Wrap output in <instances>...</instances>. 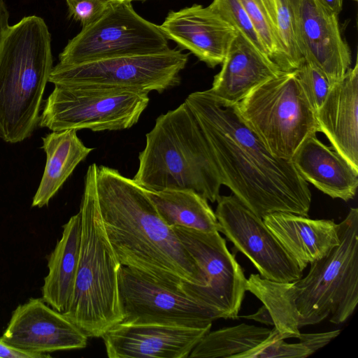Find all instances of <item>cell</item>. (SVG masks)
<instances>
[{
    "instance_id": "obj_1",
    "label": "cell",
    "mask_w": 358,
    "mask_h": 358,
    "mask_svg": "<svg viewBox=\"0 0 358 358\" xmlns=\"http://www.w3.org/2000/svg\"><path fill=\"white\" fill-rule=\"evenodd\" d=\"M185 102L206 141L222 185L260 218L275 212L308 217L312 195L291 160L273 155L239 113L236 103L208 90Z\"/></svg>"
},
{
    "instance_id": "obj_2",
    "label": "cell",
    "mask_w": 358,
    "mask_h": 358,
    "mask_svg": "<svg viewBox=\"0 0 358 358\" xmlns=\"http://www.w3.org/2000/svg\"><path fill=\"white\" fill-rule=\"evenodd\" d=\"M96 196L108 241L122 266L171 288L206 286V275L143 187L117 169L97 167Z\"/></svg>"
},
{
    "instance_id": "obj_3",
    "label": "cell",
    "mask_w": 358,
    "mask_h": 358,
    "mask_svg": "<svg viewBox=\"0 0 358 358\" xmlns=\"http://www.w3.org/2000/svg\"><path fill=\"white\" fill-rule=\"evenodd\" d=\"M340 243L310 264L306 276L277 282L252 273L245 289L269 310L283 340L299 336V329L329 319L345 322L358 303V209L350 208L339 223Z\"/></svg>"
},
{
    "instance_id": "obj_4",
    "label": "cell",
    "mask_w": 358,
    "mask_h": 358,
    "mask_svg": "<svg viewBox=\"0 0 358 358\" xmlns=\"http://www.w3.org/2000/svg\"><path fill=\"white\" fill-rule=\"evenodd\" d=\"M51 38L36 15L8 25L0 36V138L16 143L39 123L43 96L52 71Z\"/></svg>"
},
{
    "instance_id": "obj_5",
    "label": "cell",
    "mask_w": 358,
    "mask_h": 358,
    "mask_svg": "<svg viewBox=\"0 0 358 358\" xmlns=\"http://www.w3.org/2000/svg\"><path fill=\"white\" fill-rule=\"evenodd\" d=\"M134 180L150 191L192 189L214 203L222 185L206 141L187 103L160 115L145 135Z\"/></svg>"
},
{
    "instance_id": "obj_6",
    "label": "cell",
    "mask_w": 358,
    "mask_h": 358,
    "mask_svg": "<svg viewBox=\"0 0 358 358\" xmlns=\"http://www.w3.org/2000/svg\"><path fill=\"white\" fill-rule=\"evenodd\" d=\"M98 166L85 177L79 213L81 241L71 298L62 313L87 337L101 338L122 321L119 289L120 263L107 237L96 196Z\"/></svg>"
},
{
    "instance_id": "obj_7",
    "label": "cell",
    "mask_w": 358,
    "mask_h": 358,
    "mask_svg": "<svg viewBox=\"0 0 358 358\" xmlns=\"http://www.w3.org/2000/svg\"><path fill=\"white\" fill-rule=\"evenodd\" d=\"M248 127L275 156L290 160L319 127L295 71H282L236 103Z\"/></svg>"
},
{
    "instance_id": "obj_8",
    "label": "cell",
    "mask_w": 358,
    "mask_h": 358,
    "mask_svg": "<svg viewBox=\"0 0 358 358\" xmlns=\"http://www.w3.org/2000/svg\"><path fill=\"white\" fill-rule=\"evenodd\" d=\"M149 101L148 94L145 92L55 85L38 125L52 131L127 129L138 122Z\"/></svg>"
},
{
    "instance_id": "obj_9",
    "label": "cell",
    "mask_w": 358,
    "mask_h": 358,
    "mask_svg": "<svg viewBox=\"0 0 358 358\" xmlns=\"http://www.w3.org/2000/svg\"><path fill=\"white\" fill-rule=\"evenodd\" d=\"M189 55L171 49L147 55L101 59L78 64H57L49 80L54 85L116 88L162 93L180 83Z\"/></svg>"
},
{
    "instance_id": "obj_10",
    "label": "cell",
    "mask_w": 358,
    "mask_h": 358,
    "mask_svg": "<svg viewBox=\"0 0 358 358\" xmlns=\"http://www.w3.org/2000/svg\"><path fill=\"white\" fill-rule=\"evenodd\" d=\"M168 48V39L159 27L139 15L131 3H110L96 20L69 41L59 55V64L73 65Z\"/></svg>"
},
{
    "instance_id": "obj_11",
    "label": "cell",
    "mask_w": 358,
    "mask_h": 358,
    "mask_svg": "<svg viewBox=\"0 0 358 358\" xmlns=\"http://www.w3.org/2000/svg\"><path fill=\"white\" fill-rule=\"evenodd\" d=\"M181 243L203 270L206 286L183 283L182 291L218 313L222 318L236 319L246 292L241 265L220 232H204L173 227Z\"/></svg>"
},
{
    "instance_id": "obj_12",
    "label": "cell",
    "mask_w": 358,
    "mask_h": 358,
    "mask_svg": "<svg viewBox=\"0 0 358 358\" xmlns=\"http://www.w3.org/2000/svg\"><path fill=\"white\" fill-rule=\"evenodd\" d=\"M118 289L122 322L206 327L222 318L184 292L124 266L119 270Z\"/></svg>"
},
{
    "instance_id": "obj_13",
    "label": "cell",
    "mask_w": 358,
    "mask_h": 358,
    "mask_svg": "<svg viewBox=\"0 0 358 358\" xmlns=\"http://www.w3.org/2000/svg\"><path fill=\"white\" fill-rule=\"evenodd\" d=\"M216 201L215 213L220 225V232L250 260L262 278L284 283L303 276V271L262 218L234 194L220 195Z\"/></svg>"
},
{
    "instance_id": "obj_14",
    "label": "cell",
    "mask_w": 358,
    "mask_h": 358,
    "mask_svg": "<svg viewBox=\"0 0 358 358\" xmlns=\"http://www.w3.org/2000/svg\"><path fill=\"white\" fill-rule=\"evenodd\" d=\"M88 337L62 313L42 298H31L13 310L0 336L6 344L27 353L50 357V353L83 349Z\"/></svg>"
},
{
    "instance_id": "obj_15",
    "label": "cell",
    "mask_w": 358,
    "mask_h": 358,
    "mask_svg": "<svg viewBox=\"0 0 358 358\" xmlns=\"http://www.w3.org/2000/svg\"><path fill=\"white\" fill-rule=\"evenodd\" d=\"M288 1L294 15L304 60L317 68L334 85L352 64L350 50L342 37L338 15L318 0Z\"/></svg>"
},
{
    "instance_id": "obj_16",
    "label": "cell",
    "mask_w": 358,
    "mask_h": 358,
    "mask_svg": "<svg viewBox=\"0 0 358 358\" xmlns=\"http://www.w3.org/2000/svg\"><path fill=\"white\" fill-rule=\"evenodd\" d=\"M211 327L122 322L101 338L109 358H186Z\"/></svg>"
},
{
    "instance_id": "obj_17",
    "label": "cell",
    "mask_w": 358,
    "mask_h": 358,
    "mask_svg": "<svg viewBox=\"0 0 358 358\" xmlns=\"http://www.w3.org/2000/svg\"><path fill=\"white\" fill-rule=\"evenodd\" d=\"M159 27L167 39L189 50L210 68L222 63L238 34L217 13L200 4L171 10Z\"/></svg>"
},
{
    "instance_id": "obj_18",
    "label": "cell",
    "mask_w": 358,
    "mask_h": 358,
    "mask_svg": "<svg viewBox=\"0 0 358 358\" xmlns=\"http://www.w3.org/2000/svg\"><path fill=\"white\" fill-rule=\"evenodd\" d=\"M319 132L358 171V62L331 86L315 113Z\"/></svg>"
},
{
    "instance_id": "obj_19",
    "label": "cell",
    "mask_w": 358,
    "mask_h": 358,
    "mask_svg": "<svg viewBox=\"0 0 358 358\" xmlns=\"http://www.w3.org/2000/svg\"><path fill=\"white\" fill-rule=\"evenodd\" d=\"M301 271L327 255L340 243L339 224L294 213L275 212L262 218Z\"/></svg>"
},
{
    "instance_id": "obj_20",
    "label": "cell",
    "mask_w": 358,
    "mask_h": 358,
    "mask_svg": "<svg viewBox=\"0 0 358 358\" xmlns=\"http://www.w3.org/2000/svg\"><path fill=\"white\" fill-rule=\"evenodd\" d=\"M290 160L305 181L325 194L345 201L355 197L358 171L316 135L307 138Z\"/></svg>"
},
{
    "instance_id": "obj_21",
    "label": "cell",
    "mask_w": 358,
    "mask_h": 358,
    "mask_svg": "<svg viewBox=\"0 0 358 358\" xmlns=\"http://www.w3.org/2000/svg\"><path fill=\"white\" fill-rule=\"evenodd\" d=\"M208 90L229 103L242 100L254 87L282 71L238 33Z\"/></svg>"
},
{
    "instance_id": "obj_22",
    "label": "cell",
    "mask_w": 358,
    "mask_h": 358,
    "mask_svg": "<svg viewBox=\"0 0 358 358\" xmlns=\"http://www.w3.org/2000/svg\"><path fill=\"white\" fill-rule=\"evenodd\" d=\"M61 238L48 258V272L41 288L42 299L63 313L73 294L78 266L81 220L78 213L65 223Z\"/></svg>"
},
{
    "instance_id": "obj_23",
    "label": "cell",
    "mask_w": 358,
    "mask_h": 358,
    "mask_svg": "<svg viewBox=\"0 0 358 358\" xmlns=\"http://www.w3.org/2000/svg\"><path fill=\"white\" fill-rule=\"evenodd\" d=\"M42 140L46 164L31 203L32 207L38 208L49 203L76 167L94 149L84 145L75 129L52 131Z\"/></svg>"
},
{
    "instance_id": "obj_24",
    "label": "cell",
    "mask_w": 358,
    "mask_h": 358,
    "mask_svg": "<svg viewBox=\"0 0 358 358\" xmlns=\"http://www.w3.org/2000/svg\"><path fill=\"white\" fill-rule=\"evenodd\" d=\"M145 190L167 225L204 232H220V225L215 212L208 200L196 192L192 189Z\"/></svg>"
},
{
    "instance_id": "obj_25",
    "label": "cell",
    "mask_w": 358,
    "mask_h": 358,
    "mask_svg": "<svg viewBox=\"0 0 358 358\" xmlns=\"http://www.w3.org/2000/svg\"><path fill=\"white\" fill-rule=\"evenodd\" d=\"M271 329L245 323L206 334L188 357L238 358L263 343Z\"/></svg>"
},
{
    "instance_id": "obj_26",
    "label": "cell",
    "mask_w": 358,
    "mask_h": 358,
    "mask_svg": "<svg viewBox=\"0 0 358 358\" xmlns=\"http://www.w3.org/2000/svg\"><path fill=\"white\" fill-rule=\"evenodd\" d=\"M340 333L339 329L322 333H300L299 343H287L273 327L263 343L238 358H305L324 347Z\"/></svg>"
},
{
    "instance_id": "obj_27",
    "label": "cell",
    "mask_w": 358,
    "mask_h": 358,
    "mask_svg": "<svg viewBox=\"0 0 358 358\" xmlns=\"http://www.w3.org/2000/svg\"><path fill=\"white\" fill-rule=\"evenodd\" d=\"M239 1L252 21L268 58L282 71H290L278 33L275 0Z\"/></svg>"
},
{
    "instance_id": "obj_28",
    "label": "cell",
    "mask_w": 358,
    "mask_h": 358,
    "mask_svg": "<svg viewBox=\"0 0 358 358\" xmlns=\"http://www.w3.org/2000/svg\"><path fill=\"white\" fill-rule=\"evenodd\" d=\"M208 7L230 24L257 50L267 56L264 45L239 0H213Z\"/></svg>"
},
{
    "instance_id": "obj_29",
    "label": "cell",
    "mask_w": 358,
    "mask_h": 358,
    "mask_svg": "<svg viewBox=\"0 0 358 358\" xmlns=\"http://www.w3.org/2000/svg\"><path fill=\"white\" fill-rule=\"evenodd\" d=\"M295 73L314 112L322 106L331 87L327 77L315 66L303 61Z\"/></svg>"
},
{
    "instance_id": "obj_30",
    "label": "cell",
    "mask_w": 358,
    "mask_h": 358,
    "mask_svg": "<svg viewBox=\"0 0 358 358\" xmlns=\"http://www.w3.org/2000/svg\"><path fill=\"white\" fill-rule=\"evenodd\" d=\"M69 16L85 27L96 20L110 3L107 0H66Z\"/></svg>"
},
{
    "instance_id": "obj_31",
    "label": "cell",
    "mask_w": 358,
    "mask_h": 358,
    "mask_svg": "<svg viewBox=\"0 0 358 358\" xmlns=\"http://www.w3.org/2000/svg\"><path fill=\"white\" fill-rule=\"evenodd\" d=\"M1 358H41L40 356L27 353L6 344L0 340Z\"/></svg>"
},
{
    "instance_id": "obj_32",
    "label": "cell",
    "mask_w": 358,
    "mask_h": 358,
    "mask_svg": "<svg viewBox=\"0 0 358 358\" xmlns=\"http://www.w3.org/2000/svg\"><path fill=\"white\" fill-rule=\"evenodd\" d=\"M241 317L255 320L256 322L263 323L266 325H271L274 327V322L271 314L268 308L264 304L255 313L249 315H243L241 316Z\"/></svg>"
},
{
    "instance_id": "obj_33",
    "label": "cell",
    "mask_w": 358,
    "mask_h": 358,
    "mask_svg": "<svg viewBox=\"0 0 358 358\" xmlns=\"http://www.w3.org/2000/svg\"><path fill=\"white\" fill-rule=\"evenodd\" d=\"M9 13L4 0H0V36L2 31L9 25Z\"/></svg>"
},
{
    "instance_id": "obj_34",
    "label": "cell",
    "mask_w": 358,
    "mask_h": 358,
    "mask_svg": "<svg viewBox=\"0 0 358 358\" xmlns=\"http://www.w3.org/2000/svg\"><path fill=\"white\" fill-rule=\"evenodd\" d=\"M324 7L336 14L341 13L343 8V0H318Z\"/></svg>"
},
{
    "instance_id": "obj_35",
    "label": "cell",
    "mask_w": 358,
    "mask_h": 358,
    "mask_svg": "<svg viewBox=\"0 0 358 358\" xmlns=\"http://www.w3.org/2000/svg\"><path fill=\"white\" fill-rule=\"evenodd\" d=\"M112 3H131L134 1H145V0H107Z\"/></svg>"
},
{
    "instance_id": "obj_36",
    "label": "cell",
    "mask_w": 358,
    "mask_h": 358,
    "mask_svg": "<svg viewBox=\"0 0 358 358\" xmlns=\"http://www.w3.org/2000/svg\"><path fill=\"white\" fill-rule=\"evenodd\" d=\"M352 1H357V0H352Z\"/></svg>"
}]
</instances>
